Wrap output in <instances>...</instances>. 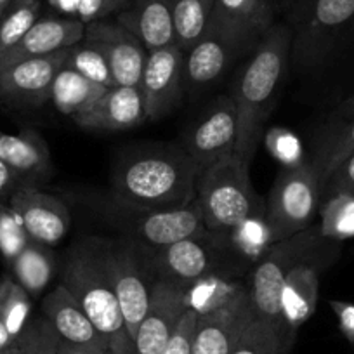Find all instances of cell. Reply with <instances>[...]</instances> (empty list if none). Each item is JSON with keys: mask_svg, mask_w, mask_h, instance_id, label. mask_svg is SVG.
Returning a JSON list of instances; mask_svg holds the SVG:
<instances>
[{"mask_svg": "<svg viewBox=\"0 0 354 354\" xmlns=\"http://www.w3.org/2000/svg\"><path fill=\"white\" fill-rule=\"evenodd\" d=\"M292 50V28L274 23L262 37L254 56L243 68L233 88L238 115V138L234 155L250 167L264 125L274 108L280 87L288 70Z\"/></svg>", "mask_w": 354, "mask_h": 354, "instance_id": "1", "label": "cell"}, {"mask_svg": "<svg viewBox=\"0 0 354 354\" xmlns=\"http://www.w3.org/2000/svg\"><path fill=\"white\" fill-rule=\"evenodd\" d=\"M200 167L185 148L151 149L125 160L113 177L115 205L156 210L196 198Z\"/></svg>", "mask_w": 354, "mask_h": 354, "instance_id": "2", "label": "cell"}, {"mask_svg": "<svg viewBox=\"0 0 354 354\" xmlns=\"http://www.w3.org/2000/svg\"><path fill=\"white\" fill-rule=\"evenodd\" d=\"M63 285L80 302L82 309L106 342L111 354H136L120 304L108 278L100 241L78 245L68 257Z\"/></svg>", "mask_w": 354, "mask_h": 354, "instance_id": "3", "label": "cell"}, {"mask_svg": "<svg viewBox=\"0 0 354 354\" xmlns=\"http://www.w3.org/2000/svg\"><path fill=\"white\" fill-rule=\"evenodd\" d=\"M248 169L231 153L200 170L196 202L209 233H233L252 221H264L266 202L255 192Z\"/></svg>", "mask_w": 354, "mask_h": 354, "instance_id": "4", "label": "cell"}, {"mask_svg": "<svg viewBox=\"0 0 354 354\" xmlns=\"http://www.w3.org/2000/svg\"><path fill=\"white\" fill-rule=\"evenodd\" d=\"M326 238L319 233V226H309L301 233L277 241L266 250L255 266L248 287L252 306L259 319L294 337L281 316V288L292 268L304 259L318 254Z\"/></svg>", "mask_w": 354, "mask_h": 354, "instance_id": "5", "label": "cell"}, {"mask_svg": "<svg viewBox=\"0 0 354 354\" xmlns=\"http://www.w3.org/2000/svg\"><path fill=\"white\" fill-rule=\"evenodd\" d=\"M322 181L311 162H299L278 174L266 203L270 243L285 240L313 224L319 209Z\"/></svg>", "mask_w": 354, "mask_h": 354, "instance_id": "6", "label": "cell"}, {"mask_svg": "<svg viewBox=\"0 0 354 354\" xmlns=\"http://www.w3.org/2000/svg\"><path fill=\"white\" fill-rule=\"evenodd\" d=\"M295 9L290 56L295 66L309 70L326 59L340 33L354 21V0H301Z\"/></svg>", "mask_w": 354, "mask_h": 354, "instance_id": "7", "label": "cell"}, {"mask_svg": "<svg viewBox=\"0 0 354 354\" xmlns=\"http://www.w3.org/2000/svg\"><path fill=\"white\" fill-rule=\"evenodd\" d=\"M113 209L115 221L122 223L124 231L134 238L136 243L151 248V252L188 238L205 236L209 233L196 198L188 205L176 209L139 210L115 203Z\"/></svg>", "mask_w": 354, "mask_h": 354, "instance_id": "8", "label": "cell"}, {"mask_svg": "<svg viewBox=\"0 0 354 354\" xmlns=\"http://www.w3.org/2000/svg\"><path fill=\"white\" fill-rule=\"evenodd\" d=\"M254 318L250 290L248 287L236 288L217 304L198 311L193 354H231Z\"/></svg>", "mask_w": 354, "mask_h": 354, "instance_id": "9", "label": "cell"}, {"mask_svg": "<svg viewBox=\"0 0 354 354\" xmlns=\"http://www.w3.org/2000/svg\"><path fill=\"white\" fill-rule=\"evenodd\" d=\"M100 248L129 335L134 340L136 332L148 311L153 281H146L136 243H100Z\"/></svg>", "mask_w": 354, "mask_h": 354, "instance_id": "10", "label": "cell"}, {"mask_svg": "<svg viewBox=\"0 0 354 354\" xmlns=\"http://www.w3.org/2000/svg\"><path fill=\"white\" fill-rule=\"evenodd\" d=\"M185 50L176 42L148 50L139 91L146 120L156 122L169 115L185 93Z\"/></svg>", "mask_w": 354, "mask_h": 354, "instance_id": "11", "label": "cell"}, {"mask_svg": "<svg viewBox=\"0 0 354 354\" xmlns=\"http://www.w3.org/2000/svg\"><path fill=\"white\" fill-rule=\"evenodd\" d=\"M273 0H216L209 28L230 44L236 54L257 47L274 25Z\"/></svg>", "mask_w": 354, "mask_h": 354, "instance_id": "12", "label": "cell"}, {"mask_svg": "<svg viewBox=\"0 0 354 354\" xmlns=\"http://www.w3.org/2000/svg\"><path fill=\"white\" fill-rule=\"evenodd\" d=\"M82 42L94 47L104 57L115 85L139 87L148 49L134 33L118 21L96 19L85 25Z\"/></svg>", "mask_w": 354, "mask_h": 354, "instance_id": "13", "label": "cell"}, {"mask_svg": "<svg viewBox=\"0 0 354 354\" xmlns=\"http://www.w3.org/2000/svg\"><path fill=\"white\" fill-rule=\"evenodd\" d=\"M70 49L19 61L0 70V101L18 106H42L50 101L54 78L66 64Z\"/></svg>", "mask_w": 354, "mask_h": 354, "instance_id": "14", "label": "cell"}, {"mask_svg": "<svg viewBox=\"0 0 354 354\" xmlns=\"http://www.w3.org/2000/svg\"><path fill=\"white\" fill-rule=\"evenodd\" d=\"M238 138V115L233 96H221L207 108L186 136L185 149L200 170L216 160L234 153Z\"/></svg>", "mask_w": 354, "mask_h": 354, "instance_id": "15", "label": "cell"}, {"mask_svg": "<svg viewBox=\"0 0 354 354\" xmlns=\"http://www.w3.org/2000/svg\"><path fill=\"white\" fill-rule=\"evenodd\" d=\"M210 234L200 238H188L169 247L156 248L149 254L155 280L169 281L179 288L202 281L217 266V248L214 247Z\"/></svg>", "mask_w": 354, "mask_h": 354, "instance_id": "16", "label": "cell"}, {"mask_svg": "<svg viewBox=\"0 0 354 354\" xmlns=\"http://www.w3.org/2000/svg\"><path fill=\"white\" fill-rule=\"evenodd\" d=\"M192 308L185 288L163 280H153L149 304L134 337L136 354H160Z\"/></svg>", "mask_w": 354, "mask_h": 354, "instance_id": "17", "label": "cell"}, {"mask_svg": "<svg viewBox=\"0 0 354 354\" xmlns=\"http://www.w3.org/2000/svg\"><path fill=\"white\" fill-rule=\"evenodd\" d=\"M9 207L19 217L28 236L40 245L53 247L70 231L71 217L66 205L35 186H19L12 193Z\"/></svg>", "mask_w": 354, "mask_h": 354, "instance_id": "18", "label": "cell"}, {"mask_svg": "<svg viewBox=\"0 0 354 354\" xmlns=\"http://www.w3.org/2000/svg\"><path fill=\"white\" fill-rule=\"evenodd\" d=\"M85 23L78 18H39L25 37L2 57L0 70L19 61L49 56L84 40Z\"/></svg>", "mask_w": 354, "mask_h": 354, "instance_id": "19", "label": "cell"}, {"mask_svg": "<svg viewBox=\"0 0 354 354\" xmlns=\"http://www.w3.org/2000/svg\"><path fill=\"white\" fill-rule=\"evenodd\" d=\"M85 131H125L146 120L139 87L113 85L85 113L73 118Z\"/></svg>", "mask_w": 354, "mask_h": 354, "instance_id": "20", "label": "cell"}, {"mask_svg": "<svg viewBox=\"0 0 354 354\" xmlns=\"http://www.w3.org/2000/svg\"><path fill=\"white\" fill-rule=\"evenodd\" d=\"M0 160L12 170L21 186L37 188L53 172L49 148L33 131L0 134Z\"/></svg>", "mask_w": 354, "mask_h": 354, "instance_id": "21", "label": "cell"}, {"mask_svg": "<svg viewBox=\"0 0 354 354\" xmlns=\"http://www.w3.org/2000/svg\"><path fill=\"white\" fill-rule=\"evenodd\" d=\"M42 311L64 342L108 349L103 337L100 335L96 326L93 325V322L82 309L80 302L73 297V294L63 283L57 285L44 299Z\"/></svg>", "mask_w": 354, "mask_h": 354, "instance_id": "22", "label": "cell"}, {"mask_svg": "<svg viewBox=\"0 0 354 354\" xmlns=\"http://www.w3.org/2000/svg\"><path fill=\"white\" fill-rule=\"evenodd\" d=\"M322 261L318 254L295 264L281 288V316L292 333L304 325L316 311L319 294V268Z\"/></svg>", "mask_w": 354, "mask_h": 354, "instance_id": "23", "label": "cell"}, {"mask_svg": "<svg viewBox=\"0 0 354 354\" xmlns=\"http://www.w3.org/2000/svg\"><path fill=\"white\" fill-rule=\"evenodd\" d=\"M236 57V50L230 44L207 30L202 39L185 53V68H183L185 88L202 91L209 87L223 77L224 71Z\"/></svg>", "mask_w": 354, "mask_h": 354, "instance_id": "24", "label": "cell"}, {"mask_svg": "<svg viewBox=\"0 0 354 354\" xmlns=\"http://www.w3.org/2000/svg\"><path fill=\"white\" fill-rule=\"evenodd\" d=\"M117 21L134 33L148 50L174 42L170 0H131L117 15Z\"/></svg>", "mask_w": 354, "mask_h": 354, "instance_id": "25", "label": "cell"}, {"mask_svg": "<svg viewBox=\"0 0 354 354\" xmlns=\"http://www.w3.org/2000/svg\"><path fill=\"white\" fill-rule=\"evenodd\" d=\"M108 88L64 66L54 78L50 101L57 111L75 118L91 110Z\"/></svg>", "mask_w": 354, "mask_h": 354, "instance_id": "26", "label": "cell"}, {"mask_svg": "<svg viewBox=\"0 0 354 354\" xmlns=\"http://www.w3.org/2000/svg\"><path fill=\"white\" fill-rule=\"evenodd\" d=\"M16 281L30 295L42 294L54 277V255L49 247L30 241L28 247L11 262Z\"/></svg>", "mask_w": 354, "mask_h": 354, "instance_id": "27", "label": "cell"}, {"mask_svg": "<svg viewBox=\"0 0 354 354\" xmlns=\"http://www.w3.org/2000/svg\"><path fill=\"white\" fill-rule=\"evenodd\" d=\"M172 4L174 42L188 50L209 28L216 0H170Z\"/></svg>", "mask_w": 354, "mask_h": 354, "instance_id": "28", "label": "cell"}, {"mask_svg": "<svg viewBox=\"0 0 354 354\" xmlns=\"http://www.w3.org/2000/svg\"><path fill=\"white\" fill-rule=\"evenodd\" d=\"M351 155H354V120L340 127H332L319 136V141L316 145L315 156L311 160V165L318 172L319 181L323 185L330 177V174L346 162Z\"/></svg>", "mask_w": 354, "mask_h": 354, "instance_id": "29", "label": "cell"}, {"mask_svg": "<svg viewBox=\"0 0 354 354\" xmlns=\"http://www.w3.org/2000/svg\"><path fill=\"white\" fill-rule=\"evenodd\" d=\"M40 0H15L0 15V61L40 18Z\"/></svg>", "mask_w": 354, "mask_h": 354, "instance_id": "30", "label": "cell"}, {"mask_svg": "<svg viewBox=\"0 0 354 354\" xmlns=\"http://www.w3.org/2000/svg\"><path fill=\"white\" fill-rule=\"evenodd\" d=\"M292 340L294 337L287 335L255 316L231 354H288Z\"/></svg>", "mask_w": 354, "mask_h": 354, "instance_id": "31", "label": "cell"}, {"mask_svg": "<svg viewBox=\"0 0 354 354\" xmlns=\"http://www.w3.org/2000/svg\"><path fill=\"white\" fill-rule=\"evenodd\" d=\"M319 233L326 240H347L354 236V195L335 193L322 207Z\"/></svg>", "mask_w": 354, "mask_h": 354, "instance_id": "32", "label": "cell"}, {"mask_svg": "<svg viewBox=\"0 0 354 354\" xmlns=\"http://www.w3.org/2000/svg\"><path fill=\"white\" fill-rule=\"evenodd\" d=\"M61 337L46 316L30 318L21 335L16 339L15 354H59Z\"/></svg>", "mask_w": 354, "mask_h": 354, "instance_id": "33", "label": "cell"}, {"mask_svg": "<svg viewBox=\"0 0 354 354\" xmlns=\"http://www.w3.org/2000/svg\"><path fill=\"white\" fill-rule=\"evenodd\" d=\"M64 66L84 75L88 80H94L97 84L104 85V87H113L115 85V80L111 77V71L104 57L94 47L87 46L85 42H80L71 47L70 56H68Z\"/></svg>", "mask_w": 354, "mask_h": 354, "instance_id": "34", "label": "cell"}, {"mask_svg": "<svg viewBox=\"0 0 354 354\" xmlns=\"http://www.w3.org/2000/svg\"><path fill=\"white\" fill-rule=\"evenodd\" d=\"M30 311H32L30 294L18 281L11 278L8 290H6L4 302H2V316H4L6 330H8L12 342H16L26 323L30 322Z\"/></svg>", "mask_w": 354, "mask_h": 354, "instance_id": "35", "label": "cell"}, {"mask_svg": "<svg viewBox=\"0 0 354 354\" xmlns=\"http://www.w3.org/2000/svg\"><path fill=\"white\" fill-rule=\"evenodd\" d=\"M32 238L25 226L9 205H0V255L11 264L26 247Z\"/></svg>", "mask_w": 354, "mask_h": 354, "instance_id": "36", "label": "cell"}, {"mask_svg": "<svg viewBox=\"0 0 354 354\" xmlns=\"http://www.w3.org/2000/svg\"><path fill=\"white\" fill-rule=\"evenodd\" d=\"M196 318H198V311L192 306L186 311V315L183 316L181 323H179L177 330L160 354H193V337H195Z\"/></svg>", "mask_w": 354, "mask_h": 354, "instance_id": "37", "label": "cell"}, {"mask_svg": "<svg viewBox=\"0 0 354 354\" xmlns=\"http://www.w3.org/2000/svg\"><path fill=\"white\" fill-rule=\"evenodd\" d=\"M326 195H335V193H347V195H354V155L344 163H340L330 177L323 185V192Z\"/></svg>", "mask_w": 354, "mask_h": 354, "instance_id": "38", "label": "cell"}, {"mask_svg": "<svg viewBox=\"0 0 354 354\" xmlns=\"http://www.w3.org/2000/svg\"><path fill=\"white\" fill-rule=\"evenodd\" d=\"M330 306H332L337 318H339V325H340V330H342V333L347 337L349 342L354 344V304H349V302L332 301L330 302Z\"/></svg>", "mask_w": 354, "mask_h": 354, "instance_id": "39", "label": "cell"}, {"mask_svg": "<svg viewBox=\"0 0 354 354\" xmlns=\"http://www.w3.org/2000/svg\"><path fill=\"white\" fill-rule=\"evenodd\" d=\"M18 177L12 174V170L0 160V205H4V200H11L12 193L19 188Z\"/></svg>", "mask_w": 354, "mask_h": 354, "instance_id": "40", "label": "cell"}, {"mask_svg": "<svg viewBox=\"0 0 354 354\" xmlns=\"http://www.w3.org/2000/svg\"><path fill=\"white\" fill-rule=\"evenodd\" d=\"M9 281H11V278L9 277H4L2 280H0V351L11 349V347L15 346L12 339L9 337L8 330H6L4 316H2V302H4V295H6V290H8V287H9Z\"/></svg>", "mask_w": 354, "mask_h": 354, "instance_id": "41", "label": "cell"}, {"mask_svg": "<svg viewBox=\"0 0 354 354\" xmlns=\"http://www.w3.org/2000/svg\"><path fill=\"white\" fill-rule=\"evenodd\" d=\"M59 354H111L108 349H97V347H87V346H77V344H70L61 340Z\"/></svg>", "mask_w": 354, "mask_h": 354, "instance_id": "42", "label": "cell"}, {"mask_svg": "<svg viewBox=\"0 0 354 354\" xmlns=\"http://www.w3.org/2000/svg\"><path fill=\"white\" fill-rule=\"evenodd\" d=\"M131 0H103V8H101V19L108 18L111 15H118L129 6Z\"/></svg>", "mask_w": 354, "mask_h": 354, "instance_id": "43", "label": "cell"}, {"mask_svg": "<svg viewBox=\"0 0 354 354\" xmlns=\"http://www.w3.org/2000/svg\"><path fill=\"white\" fill-rule=\"evenodd\" d=\"M54 4L61 9H77L78 11V4H80V0H54Z\"/></svg>", "mask_w": 354, "mask_h": 354, "instance_id": "44", "label": "cell"}, {"mask_svg": "<svg viewBox=\"0 0 354 354\" xmlns=\"http://www.w3.org/2000/svg\"><path fill=\"white\" fill-rule=\"evenodd\" d=\"M277 9H294L301 0H273Z\"/></svg>", "mask_w": 354, "mask_h": 354, "instance_id": "45", "label": "cell"}, {"mask_svg": "<svg viewBox=\"0 0 354 354\" xmlns=\"http://www.w3.org/2000/svg\"><path fill=\"white\" fill-rule=\"evenodd\" d=\"M12 2H15V0H0V15H2Z\"/></svg>", "mask_w": 354, "mask_h": 354, "instance_id": "46", "label": "cell"}, {"mask_svg": "<svg viewBox=\"0 0 354 354\" xmlns=\"http://www.w3.org/2000/svg\"><path fill=\"white\" fill-rule=\"evenodd\" d=\"M0 354H15V349H6V351H0Z\"/></svg>", "mask_w": 354, "mask_h": 354, "instance_id": "47", "label": "cell"}, {"mask_svg": "<svg viewBox=\"0 0 354 354\" xmlns=\"http://www.w3.org/2000/svg\"><path fill=\"white\" fill-rule=\"evenodd\" d=\"M0 134H2V132H0Z\"/></svg>", "mask_w": 354, "mask_h": 354, "instance_id": "48", "label": "cell"}]
</instances>
